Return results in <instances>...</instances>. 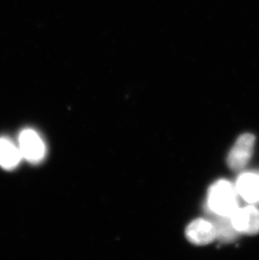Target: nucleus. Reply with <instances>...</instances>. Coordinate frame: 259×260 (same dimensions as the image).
Segmentation results:
<instances>
[{
    "instance_id": "nucleus-6",
    "label": "nucleus",
    "mask_w": 259,
    "mask_h": 260,
    "mask_svg": "<svg viewBox=\"0 0 259 260\" xmlns=\"http://www.w3.org/2000/svg\"><path fill=\"white\" fill-rule=\"evenodd\" d=\"M238 196L249 204L259 203V173H242L235 184Z\"/></svg>"
},
{
    "instance_id": "nucleus-5",
    "label": "nucleus",
    "mask_w": 259,
    "mask_h": 260,
    "mask_svg": "<svg viewBox=\"0 0 259 260\" xmlns=\"http://www.w3.org/2000/svg\"><path fill=\"white\" fill-rule=\"evenodd\" d=\"M185 236L195 245L205 246L216 239V231L212 221L203 218L196 219L188 224Z\"/></svg>"
},
{
    "instance_id": "nucleus-1",
    "label": "nucleus",
    "mask_w": 259,
    "mask_h": 260,
    "mask_svg": "<svg viewBox=\"0 0 259 260\" xmlns=\"http://www.w3.org/2000/svg\"><path fill=\"white\" fill-rule=\"evenodd\" d=\"M207 208L210 214L233 216L239 208L238 193L234 184L226 179L215 182L208 190Z\"/></svg>"
},
{
    "instance_id": "nucleus-2",
    "label": "nucleus",
    "mask_w": 259,
    "mask_h": 260,
    "mask_svg": "<svg viewBox=\"0 0 259 260\" xmlns=\"http://www.w3.org/2000/svg\"><path fill=\"white\" fill-rule=\"evenodd\" d=\"M255 137L250 133L240 136L228 156V165L231 170L240 171L249 162L254 150Z\"/></svg>"
},
{
    "instance_id": "nucleus-3",
    "label": "nucleus",
    "mask_w": 259,
    "mask_h": 260,
    "mask_svg": "<svg viewBox=\"0 0 259 260\" xmlns=\"http://www.w3.org/2000/svg\"><path fill=\"white\" fill-rule=\"evenodd\" d=\"M19 148L22 157L31 164H38L46 155V146L38 133L31 129H25L20 133Z\"/></svg>"
},
{
    "instance_id": "nucleus-4",
    "label": "nucleus",
    "mask_w": 259,
    "mask_h": 260,
    "mask_svg": "<svg viewBox=\"0 0 259 260\" xmlns=\"http://www.w3.org/2000/svg\"><path fill=\"white\" fill-rule=\"evenodd\" d=\"M233 226L240 234L257 235L259 233V209L250 205L237 209L231 216Z\"/></svg>"
},
{
    "instance_id": "nucleus-8",
    "label": "nucleus",
    "mask_w": 259,
    "mask_h": 260,
    "mask_svg": "<svg viewBox=\"0 0 259 260\" xmlns=\"http://www.w3.org/2000/svg\"><path fill=\"white\" fill-rule=\"evenodd\" d=\"M212 215V221L216 231V239L222 243H232L237 239L240 233L233 226L232 219L229 216Z\"/></svg>"
},
{
    "instance_id": "nucleus-7",
    "label": "nucleus",
    "mask_w": 259,
    "mask_h": 260,
    "mask_svg": "<svg viewBox=\"0 0 259 260\" xmlns=\"http://www.w3.org/2000/svg\"><path fill=\"white\" fill-rule=\"evenodd\" d=\"M22 158L19 147L6 138H0V166L6 170L17 167Z\"/></svg>"
}]
</instances>
